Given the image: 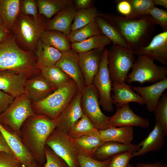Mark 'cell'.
Masks as SVG:
<instances>
[{
  "label": "cell",
  "mask_w": 167,
  "mask_h": 167,
  "mask_svg": "<svg viewBox=\"0 0 167 167\" xmlns=\"http://www.w3.org/2000/svg\"><path fill=\"white\" fill-rule=\"evenodd\" d=\"M104 142L114 141L125 144H131L134 139V130L132 126L118 127L110 126L108 128L99 130Z\"/></svg>",
  "instance_id": "27"
},
{
  "label": "cell",
  "mask_w": 167,
  "mask_h": 167,
  "mask_svg": "<svg viewBox=\"0 0 167 167\" xmlns=\"http://www.w3.org/2000/svg\"><path fill=\"white\" fill-rule=\"evenodd\" d=\"M156 122L161 125L165 134H167V93L162 95L154 111Z\"/></svg>",
  "instance_id": "37"
},
{
  "label": "cell",
  "mask_w": 167,
  "mask_h": 167,
  "mask_svg": "<svg viewBox=\"0 0 167 167\" xmlns=\"http://www.w3.org/2000/svg\"><path fill=\"white\" fill-rule=\"evenodd\" d=\"M82 92L76 95L54 120L57 128L67 134L73 125L83 115L81 106Z\"/></svg>",
  "instance_id": "14"
},
{
  "label": "cell",
  "mask_w": 167,
  "mask_h": 167,
  "mask_svg": "<svg viewBox=\"0 0 167 167\" xmlns=\"http://www.w3.org/2000/svg\"><path fill=\"white\" fill-rule=\"evenodd\" d=\"M113 95L111 96L113 104L119 108L131 102L138 103L140 105L144 104L140 96L132 89L131 85L126 82L112 83Z\"/></svg>",
  "instance_id": "22"
},
{
  "label": "cell",
  "mask_w": 167,
  "mask_h": 167,
  "mask_svg": "<svg viewBox=\"0 0 167 167\" xmlns=\"http://www.w3.org/2000/svg\"><path fill=\"white\" fill-rule=\"evenodd\" d=\"M149 14L156 25H160L163 31H167V11L154 6L150 11Z\"/></svg>",
  "instance_id": "42"
},
{
  "label": "cell",
  "mask_w": 167,
  "mask_h": 167,
  "mask_svg": "<svg viewBox=\"0 0 167 167\" xmlns=\"http://www.w3.org/2000/svg\"><path fill=\"white\" fill-rule=\"evenodd\" d=\"M27 167H41L39 166H38L36 164L35 162L32 163L29 165Z\"/></svg>",
  "instance_id": "52"
},
{
  "label": "cell",
  "mask_w": 167,
  "mask_h": 167,
  "mask_svg": "<svg viewBox=\"0 0 167 167\" xmlns=\"http://www.w3.org/2000/svg\"><path fill=\"white\" fill-rule=\"evenodd\" d=\"M77 153L79 167H108L111 158L101 161L92 157Z\"/></svg>",
  "instance_id": "40"
},
{
  "label": "cell",
  "mask_w": 167,
  "mask_h": 167,
  "mask_svg": "<svg viewBox=\"0 0 167 167\" xmlns=\"http://www.w3.org/2000/svg\"><path fill=\"white\" fill-rule=\"evenodd\" d=\"M38 6L36 0H21L20 12L26 15H31L37 22L42 20L38 12Z\"/></svg>",
  "instance_id": "39"
},
{
  "label": "cell",
  "mask_w": 167,
  "mask_h": 167,
  "mask_svg": "<svg viewBox=\"0 0 167 167\" xmlns=\"http://www.w3.org/2000/svg\"><path fill=\"white\" fill-rule=\"evenodd\" d=\"M0 167H23L15 157L6 152H0Z\"/></svg>",
  "instance_id": "44"
},
{
  "label": "cell",
  "mask_w": 167,
  "mask_h": 167,
  "mask_svg": "<svg viewBox=\"0 0 167 167\" xmlns=\"http://www.w3.org/2000/svg\"><path fill=\"white\" fill-rule=\"evenodd\" d=\"M40 39L45 44L54 48L62 53L71 49V43L67 37L60 32L45 30Z\"/></svg>",
  "instance_id": "29"
},
{
  "label": "cell",
  "mask_w": 167,
  "mask_h": 167,
  "mask_svg": "<svg viewBox=\"0 0 167 167\" xmlns=\"http://www.w3.org/2000/svg\"><path fill=\"white\" fill-rule=\"evenodd\" d=\"M55 65L69 76L76 84L78 92H82L85 86L84 76L80 68L78 54L71 49L62 53Z\"/></svg>",
  "instance_id": "12"
},
{
  "label": "cell",
  "mask_w": 167,
  "mask_h": 167,
  "mask_svg": "<svg viewBox=\"0 0 167 167\" xmlns=\"http://www.w3.org/2000/svg\"><path fill=\"white\" fill-rule=\"evenodd\" d=\"M56 128L55 120L43 114H35L28 118L20 130V137L34 160L42 164L46 161V140Z\"/></svg>",
  "instance_id": "2"
},
{
  "label": "cell",
  "mask_w": 167,
  "mask_h": 167,
  "mask_svg": "<svg viewBox=\"0 0 167 167\" xmlns=\"http://www.w3.org/2000/svg\"><path fill=\"white\" fill-rule=\"evenodd\" d=\"M137 167H167V165L161 161L152 163H139L136 164Z\"/></svg>",
  "instance_id": "50"
},
{
  "label": "cell",
  "mask_w": 167,
  "mask_h": 167,
  "mask_svg": "<svg viewBox=\"0 0 167 167\" xmlns=\"http://www.w3.org/2000/svg\"><path fill=\"white\" fill-rule=\"evenodd\" d=\"M99 16L115 28L134 52L146 46L153 37L156 24L149 15L125 17L99 12Z\"/></svg>",
  "instance_id": "1"
},
{
  "label": "cell",
  "mask_w": 167,
  "mask_h": 167,
  "mask_svg": "<svg viewBox=\"0 0 167 167\" xmlns=\"http://www.w3.org/2000/svg\"><path fill=\"white\" fill-rule=\"evenodd\" d=\"M35 114L32 103L25 92L15 97L8 108L0 114V123L20 136V128L28 118Z\"/></svg>",
  "instance_id": "7"
},
{
  "label": "cell",
  "mask_w": 167,
  "mask_h": 167,
  "mask_svg": "<svg viewBox=\"0 0 167 167\" xmlns=\"http://www.w3.org/2000/svg\"><path fill=\"white\" fill-rule=\"evenodd\" d=\"M78 92L76 84L71 79L43 100L32 103V109L35 114L44 115L54 120Z\"/></svg>",
  "instance_id": "4"
},
{
  "label": "cell",
  "mask_w": 167,
  "mask_h": 167,
  "mask_svg": "<svg viewBox=\"0 0 167 167\" xmlns=\"http://www.w3.org/2000/svg\"><path fill=\"white\" fill-rule=\"evenodd\" d=\"M111 41L102 34L95 36L83 41L71 43V48L78 54L96 49L105 48Z\"/></svg>",
  "instance_id": "32"
},
{
  "label": "cell",
  "mask_w": 167,
  "mask_h": 167,
  "mask_svg": "<svg viewBox=\"0 0 167 167\" xmlns=\"http://www.w3.org/2000/svg\"><path fill=\"white\" fill-rule=\"evenodd\" d=\"M0 132L23 167H27L34 160L16 133L0 123Z\"/></svg>",
  "instance_id": "15"
},
{
  "label": "cell",
  "mask_w": 167,
  "mask_h": 167,
  "mask_svg": "<svg viewBox=\"0 0 167 167\" xmlns=\"http://www.w3.org/2000/svg\"><path fill=\"white\" fill-rule=\"evenodd\" d=\"M167 88V79L146 87H134V91L142 98L147 110L154 112L164 91Z\"/></svg>",
  "instance_id": "19"
},
{
  "label": "cell",
  "mask_w": 167,
  "mask_h": 167,
  "mask_svg": "<svg viewBox=\"0 0 167 167\" xmlns=\"http://www.w3.org/2000/svg\"><path fill=\"white\" fill-rule=\"evenodd\" d=\"M28 77L13 71H0V90L15 98L25 92L24 84Z\"/></svg>",
  "instance_id": "17"
},
{
  "label": "cell",
  "mask_w": 167,
  "mask_h": 167,
  "mask_svg": "<svg viewBox=\"0 0 167 167\" xmlns=\"http://www.w3.org/2000/svg\"><path fill=\"white\" fill-rule=\"evenodd\" d=\"M99 13L93 6L87 9L77 11L71 26V31L80 28L95 21Z\"/></svg>",
  "instance_id": "36"
},
{
  "label": "cell",
  "mask_w": 167,
  "mask_h": 167,
  "mask_svg": "<svg viewBox=\"0 0 167 167\" xmlns=\"http://www.w3.org/2000/svg\"><path fill=\"white\" fill-rule=\"evenodd\" d=\"M108 50L105 48L104 50L99 70L93 78L92 84L98 91L100 105L104 110L112 112L114 107L111 94L112 82L108 66Z\"/></svg>",
  "instance_id": "10"
},
{
  "label": "cell",
  "mask_w": 167,
  "mask_h": 167,
  "mask_svg": "<svg viewBox=\"0 0 167 167\" xmlns=\"http://www.w3.org/2000/svg\"><path fill=\"white\" fill-rule=\"evenodd\" d=\"M155 5L161 6H164L166 9H167V0H153Z\"/></svg>",
  "instance_id": "51"
},
{
  "label": "cell",
  "mask_w": 167,
  "mask_h": 167,
  "mask_svg": "<svg viewBox=\"0 0 167 167\" xmlns=\"http://www.w3.org/2000/svg\"><path fill=\"white\" fill-rule=\"evenodd\" d=\"M100 34H102L95 20L80 28L71 31L67 38L71 43H73Z\"/></svg>",
  "instance_id": "35"
},
{
  "label": "cell",
  "mask_w": 167,
  "mask_h": 167,
  "mask_svg": "<svg viewBox=\"0 0 167 167\" xmlns=\"http://www.w3.org/2000/svg\"><path fill=\"white\" fill-rule=\"evenodd\" d=\"M99 130L84 114L72 126L67 134L71 139H76L98 133Z\"/></svg>",
  "instance_id": "34"
},
{
  "label": "cell",
  "mask_w": 167,
  "mask_h": 167,
  "mask_svg": "<svg viewBox=\"0 0 167 167\" xmlns=\"http://www.w3.org/2000/svg\"><path fill=\"white\" fill-rule=\"evenodd\" d=\"M118 11L125 17L130 15L132 12L131 6L128 0H116Z\"/></svg>",
  "instance_id": "45"
},
{
  "label": "cell",
  "mask_w": 167,
  "mask_h": 167,
  "mask_svg": "<svg viewBox=\"0 0 167 167\" xmlns=\"http://www.w3.org/2000/svg\"><path fill=\"white\" fill-rule=\"evenodd\" d=\"M140 148L138 144H125L114 141L106 142L97 148L93 157L102 161L121 153L128 151L135 152Z\"/></svg>",
  "instance_id": "24"
},
{
  "label": "cell",
  "mask_w": 167,
  "mask_h": 167,
  "mask_svg": "<svg viewBox=\"0 0 167 167\" xmlns=\"http://www.w3.org/2000/svg\"><path fill=\"white\" fill-rule=\"evenodd\" d=\"M109 124L110 126L115 127L134 126L147 128L150 123L147 119L135 114L127 103L117 108L114 114L110 117Z\"/></svg>",
  "instance_id": "18"
},
{
  "label": "cell",
  "mask_w": 167,
  "mask_h": 167,
  "mask_svg": "<svg viewBox=\"0 0 167 167\" xmlns=\"http://www.w3.org/2000/svg\"><path fill=\"white\" fill-rule=\"evenodd\" d=\"M40 71L41 75L50 84L54 91L62 87L72 79L55 65L43 67Z\"/></svg>",
  "instance_id": "31"
},
{
  "label": "cell",
  "mask_w": 167,
  "mask_h": 167,
  "mask_svg": "<svg viewBox=\"0 0 167 167\" xmlns=\"http://www.w3.org/2000/svg\"><path fill=\"white\" fill-rule=\"evenodd\" d=\"M95 2L93 0H73L74 6L77 11L89 8L93 6Z\"/></svg>",
  "instance_id": "47"
},
{
  "label": "cell",
  "mask_w": 167,
  "mask_h": 167,
  "mask_svg": "<svg viewBox=\"0 0 167 167\" xmlns=\"http://www.w3.org/2000/svg\"><path fill=\"white\" fill-rule=\"evenodd\" d=\"M25 91L32 103L43 100L54 91L53 88L41 75L27 79L24 84Z\"/></svg>",
  "instance_id": "20"
},
{
  "label": "cell",
  "mask_w": 167,
  "mask_h": 167,
  "mask_svg": "<svg viewBox=\"0 0 167 167\" xmlns=\"http://www.w3.org/2000/svg\"><path fill=\"white\" fill-rule=\"evenodd\" d=\"M0 152H6L15 157L14 153L3 136L0 132Z\"/></svg>",
  "instance_id": "48"
},
{
  "label": "cell",
  "mask_w": 167,
  "mask_h": 167,
  "mask_svg": "<svg viewBox=\"0 0 167 167\" xmlns=\"http://www.w3.org/2000/svg\"><path fill=\"white\" fill-rule=\"evenodd\" d=\"M45 24L43 19L38 22L32 17L20 12L12 31L18 45L25 51L35 52Z\"/></svg>",
  "instance_id": "5"
},
{
  "label": "cell",
  "mask_w": 167,
  "mask_h": 167,
  "mask_svg": "<svg viewBox=\"0 0 167 167\" xmlns=\"http://www.w3.org/2000/svg\"><path fill=\"white\" fill-rule=\"evenodd\" d=\"M5 70L22 73L29 77L40 71L35 55L18 45L12 32L0 43V71Z\"/></svg>",
  "instance_id": "3"
},
{
  "label": "cell",
  "mask_w": 167,
  "mask_h": 167,
  "mask_svg": "<svg viewBox=\"0 0 167 167\" xmlns=\"http://www.w3.org/2000/svg\"><path fill=\"white\" fill-rule=\"evenodd\" d=\"M167 79V67L158 66L145 57H138L128 75L126 82L130 84L138 82L140 84L145 83L153 84Z\"/></svg>",
  "instance_id": "8"
},
{
  "label": "cell",
  "mask_w": 167,
  "mask_h": 167,
  "mask_svg": "<svg viewBox=\"0 0 167 167\" xmlns=\"http://www.w3.org/2000/svg\"><path fill=\"white\" fill-rule=\"evenodd\" d=\"M20 0H0V17L11 32L20 13Z\"/></svg>",
  "instance_id": "28"
},
{
  "label": "cell",
  "mask_w": 167,
  "mask_h": 167,
  "mask_svg": "<svg viewBox=\"0 0 167 167\" xmlns=\"http://www.w3.org/2000/svg\"><path fill=\"white\" fill-rule=\"evenodd\" d=\"M39 14L50 18L62 11L74 6L72 0H37Z\"/></svg>",
  "instance_id": "30"
},
{
  "label": "cell",
  "mask_w": 167,
  "mask_h": 167,
  "mask_svg": "<svg viewBox=\"0 0 167 167\" xmlns=\"http://www.w3.org/2000/svg\"><path fill=\"white\" fill-rule=\"evenodd\" d=\"M45 144L64 161L68 167H79L77 152L67 134L56 128Z\"/></svg>",
  "instance_id": "11"
},
{
  "label": "cell",
  "mask_w": 167,
  "mask_h": 167,
  "mask_svg": "<svg viewBox=\"0 0 167 167\" xmlns=\"http://www.w3.org/2000/svg\"><path fill=\"white\" fill-rule=\"evenodd\" d=\"M131 4L132 12L128 17L149 15L155 5L153 0H128Z\"/></svg>",
  "instance_id": "38"
},
{
  "label": "cell",
  "mask_w": 167,
  "mask_h": 167,
  "mask_svg": "<svg viewBox=\"0 0 167 167\" xmlns=\"http://www.w3.org/2000/svg\"><path fill=\"white\" fill-rule=\"evenodd\" d=\"M77 11L74 6L62 11L45 24V30L60 32L68 37L71 33L72 22Z\"/></svg>",
  "instance_id": "23"
},
{
  "label": "cell",
  "mask_w": 167,
  "mask_h": 167,
  "mask_svg": "<svg viewBox=\"0 0 167 167\" xmlns=\"http://www.w3.org/2000/svg\"><path fill=\"white\" fill-rule=\"evenodd\" d=\"M131 49L112 45L108 50V71L112 83L126 82L129 71L135 61Z\"/></svg>",
  "instance_id": "6"
},
{
  "label": "cell",
  "mask_w": 167,
  "mask_h": 167,
  "mask_svg": "<svg viewBox=\"0 0 167 167\" xmlns=\"http://www.w3.org/2000/svg\"><path fill=\"white\" fill-rule=\"evenodd\" d=\"M3 24V23L2 22V21L1 17H0V25H2Z\"/></svg>",
  "instance_id": "54"
},
{
  "label": "cell",
  "mask_w": 167,
  "mask_h": 167,
  "mask_svg": "<svg viewBox=\"0 0 167 167\" xmlns=\"http://www.w3.org/2000/svg\"><path fill=\"white\" fill-rule=\"evenodd\" d=\"M105 49H96L78 54L85 86L92 84L93 78L99 70Z\"/></svg>",
  "instance_id": "16"
},
{
  "label": "cell",
  "mask_w": 167,
  "mask_h": 167,
  "mask_svg": "<svg viewBox=\"0 0 167 167\" xmlns=\"http://www.w3.org/2000/svg\"><path fill=\"white\" fill-rule=\"evenodd\" d=\"M132 152V151L123 152L111 157L108 167H126L133 157Z\"/></svg>",
  "instance_id": "43"
},
{
  "label": "cell",
  "mask_w": 167,
  "mask_h": 167,
  "mask_svg": "<svg viewBox=\"0 0 167 167\" xmlns=\"http://www.w3.org/2000/svg\"><path fill=\"white\" fill-rule=\"evenodd\" d=\"M35 53L37 65L40 70L45 67L55 65L62 55L61 52L45 44L40 39Z\"/></svg>",
  "instance_id": "26"
},
{
  "label": "cell",
  "mask_w": 167,
  "mask_h": 167,
  "mask_svg": "<svg viewBox=\"0 0 167 167\" xmlns=\"http://www.w3.org/2000/svg\"><path fill=\"white\" fill-rule=\"evenodd\" d=\"M45 151L46 161L43 167H68L64 161L46 145Z\"/></svg>",
  "instance_id": "41"
},
{
  "label": "cell",
  "mask_w": 167,
  "mask_h": 167,
  "mask_svg": "<svg viewBox=\"0 0 167 167\" xmlns=\"http://www.w3.org/2000/svg\"><path fill=\"white\" fill-rule=\"evenodd\" d=\"M97 90L92 84L85 86L82 92L81 106L84 114L98 130L110 126V117L101 111L99 103Z\"/></svg>",
  "instance_id": "9"
},
{
  "label": "cell",
  "mask_w": 167,
  "mask_h": 167,
  "mask_svg": "<svg viewBox=\"0 0 167 167\" xmlns=\"http://www.w3.org/2000/svg\"><path fill=\"white\" fill-rule=\"evenodd\" d=\"M126 167H134L132 165L129 163L127 165Z\"/></svg>",
  "instance_id": "53"
},
{
  "label": "cell",
  "mask_w": 167,
  "mask_h": 167,
  "mask_svg": "<svg viewBox=\"0 0 167 167\" xmlns=\"http://www.w3.org/2000/svg\"><path fill=\"white\" fill-rule=\"evenodd\" d=\"M70 138L77 153L92 157L97 148L104 142L99 131L76 139Z\"/></svg>",
  "instance_id": "25"
},
{
  "label": "cell",
  "mask_w": 167,
  "mask_h": 167,
  "mask_svg": "<svg viewBox=\"0 0 167 167\" xmlns=\"http://www.w3.org/2000/svg\"><path fill=\"white\" fill-rule=\"evenodd\" d=\"M166 135L161 124L156 122L154 128L148 135L138 144L140 148L139 151L132 152L133 157L160 150L164 145V137Z\"/></svg>",
  "instance_id": "21"
},
{
  "label": "cell",
  "mask_w": 167,
  "mask_h": 167,
  "mask_svg": "<svg viewBox=\"0 0 167 167\" xmlns=\"http://www.w3.org/2000/svg\"><path fill=\"white\" fill-rule=\"evenodd\" d=\"M138 57H145L153 61L156 60L167 65V31L153 36L146 46L134 51Z\"/></svg>",
  "instance_id": "13"
},
{
  "label": "cell",
  "mask_w": 167,
  "mask_h": 167,
  "mask_svg": "<svg viewBox=\"0 0 167 167\" xmlns=\"http://www.w3.org/2000/svg\"><path fill=\"white\" fill-rule=\"evenodd\" d=\"M96 20L102 34L109 39L113 45L129 48L123 38L113 26L99 15L96 17Z\"/></svg>",
  "instance_id": "33"
},
{
  "label": "cell",
  "mask_w": 167,
  "mask_h": 167,
  "mask_svg": "<svg viewBox=\"0 0 167 167\" xmlns=\"http://www.w3.org/2000/svg\"><path fill=\"white\" fill-rule=\"evenodd\" d=\"M3 23L0 25V43L3 41L11 32Z\"/></svg>",
  "instance_id": "49"
},
{
  "label": "cell",
  "mask_w": 167,
  "mask_h": 167,
  "mask_svg": "<svg viewBox=\"0 0 167 167\" xmlns=\"http://www.w3.org/2000/svg\"><path fill=\"white\" fill-rule=\"evenodd\" d=\"M15 98L0 90V114L8 108Z\"/></svg>",
  "instance_id": "46"
}]
</instances>
